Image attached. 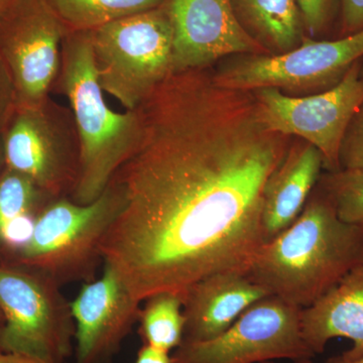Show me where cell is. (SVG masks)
I'll list each match as a JSON object with an SVG mask.
<instances>
[{"label": "cell", "mask_w": 363, "mask_h": 363, "mask_svg": "<svg viewBox=\"0 0 363 363\" xmlns=\"http://www.w3.org/2000/svg\"><path fill=\"white\" fill-rule=\"evenodd\" d=\"M138 111L140 140L111 180L124 204L104 262L140 302L245 271L264 243V190L291 138L267 128L252 91L217 85L209 68L171 74Z\"/></svg>", "instance_id": "6da1fadb"}, {"label": "cell", "mask_w": 363, "mask_h": 363, "mask_svg": "<svg viewBox=\"0 0 363 363\" xmlns=\"http://www.w3.org/2000/svg\"><path fill=\"white\" fill-rule=\"evenodd\" d=\"M363 264V225L346 223L317 184L290 226L257 250L245 272L269 296L305 309Z\"/></svg>", "instance_id": "7a4b0ae2"}, {"label": "cell", "mask_w": 363, "mask_h": 363, "mask_svg": "<svg viewBox=\"0 0 363 363\" xmlns=\"http://www.w3.org/2000/svg\"><path fill=\"white\" fill-rule=\"evenodd\" d=\"M56 82L70 104L80 147L77 183L70 198L78 204H89L133 154L142 133V118L138 109L118 113L105 102L90 32L67 33Z\"/></svg>", "instance_id": "3957f363"}, {"label": "cell", "mask_w": 363, "mask_h": 363, "mask_svg": "<svg viewBox=\"0 0 363 363\" xmlns=\"http://www.w3.org/2000/svg\"><path fill=\"white\" fill-rule=\"evenodd\" d=\"M123 204V191L113 181L89 204H78L68 196L52 200L16 266L43 272L61 286L94 281L104 264L102 240Z\"/></svg>", "instance_id": "277c9868"}, {"label": "cell", "mask_w": 363, "mask_h": 363, "mask_svg": "<svg viewBox=\"0 0 363 363\" xmlns=\"http://www.w3.org/2000/svg\"><path fill=\"white\" fill-rule=\"evenodd\" d=\"M100 87L135 111L174 73V30L164 4L90 32Z\"/></svg>", "instance_id": "5b68a950"}, {"label": "cell", "mask_w": 363, "mask_h": 363, "mask_svg": "<svg viewBox=\"0 0 363 363\" xmlns=\"http://www.w3.org/2000/svg\"><path fill=\"white\" fill-rule=\"evenodd\" d=\"M61 288L35 269L0 266V350L51 363L72 357L75 321Z\"/></svg>", "instance_id": "8992f818"}, {"label": "cell", "mask_w": 363, "mask_h": 363, "mask_svg": "<svg viewBox=\"0 0 363 363\" xmlns=\"http://www.w3.org/2000/svg\"><path fill=\"white\" fill-rule=\"evenodd\" d=\"M363 59V30L334 40L306 37L283 54L238 55L212 72L217 85L253 91L276 88L293 94L322 92L337 85Z\"/></svg>", "instance_id": "52a82bcc"}, {"label": "cell", "mask_w": 363, "mask_h": 363, "mask_svg": "<svg viewBox=\"0 0 363 363\" xmlns=\"http://www.w3.org/2000/svg\"><path fill=\"white\" fill-rule=\"evenodd\" d=\"M0 138L6 168L28 177L52 197H70L80 166L73 114L50 98L35 106H16Z\"/></svg>", "instance_id": "ba28073f"}, {"label": "cell", "mask_w": 363, "mask_h": 363, "mask_svg": "<svg viewBox=\"0 0 363 363\" xmlns=\"http://www.w3.org/2000/svg\"><path fill=\"white\" fill-rule=\"evenodd\" d=\"M302 309L274 296L250 306L229 328L204 341H182L172 363H259L311 360L301 329Z\"/></svg>", "instance_id": "9c48e42d"}, {"label": "cell", "mask_w": 363, "mask_h": 363, "mask_svg": "<svg viewBox=\"0 0 363 363\" xmlns=\"http://www.w3.org/2000/svg\"><path fill=\"white\" fill-rule=\"evenodd\" d=\"M67 33L47 0H6L0 6V58L13 80L16 106L49 99Z\"/></svg>", "instance_id": "30bf717a"}, {"label": "cell", "mask_w": 363, "mask_h": 363, "mask_svg": "<svg viewBox=\"0 0 363 363\" xmlns=\"http://www.w3.org/2000/svg\"><path fill=\"white\" fill-rule=\"evenodd\" d=\"M362 60L337 85L315 94L293 96L276 88L253 90L262 121L274 133L298 136L314 145L323 157L324 169L338 171L344 135L363 104Z\"/></svg>", "instance_id": "8fae6325"}, {"label": "cell", "mask_w": 363, "mask_h": 363, "mask_svg": "<svg viewBox=\"0 0 363 363\" xmlns=\"http://www.w3.org/2000/svg\"><path fill=\"white\" fill-rule=\"evenodd\" d=\"M174 30L176 72L209 68L233 55L269 54L241 26L233 0H164Z\"/></svg>", "instance_id": "7c38bea8"}, {"label": "cell", "mask_w": 363, "mask_h": 363, "mask_svg": "<svg viewBox=\"0 0 363 363\" xmlns=\"http://www.w3.org/2000/svg\"><path fill=\"white\" fill-rule=\"evenodd\" d=\"M142 303L104 262L101 277L85 283L71 302L76 328L74 363H112L138 323Z\"/></svg>", "instance_id": "4fadbf2b"}, {"label": "cell", "mask_w": 363, "mask_h": 363, "mask_svg": "<svg viewBox=\"0 0 363 363\" xmlns=\"http://www.w3.org/2000/svg\"><path fill=\"white\" fill-rule=\"evenodd\" d=\"M267 296L245 271L217 272L195 281L183 292V340L216 337Z\"/></svg>", "instance_id": "5bb4252c"}, {"label": "cell", "mask_w": 363, "mask_h": 363, "mask_svg": "<svg viewBox=\"0 0 363 363\" xmlns=\"http://www.w3.org/2000/svg\"><path fill=\"white\" fill-rule=\"evenodd\" d=\"M302 336L315 355L334 338L352 341L338 358L348 362L363 357V264L351 269L319 300L301 312Z\"/></svg>", "instance_id": "9a60e30c"}, {"label": "cell", "mask_w": 363, "mask_h": 363, "mask_svg": "<svg viewBox=\"0 0 363 363\" xmlns=\"http://www.w3.org/2000/svg\"><path fill=\"white\" fill-rule=\"evenodd\" d=\"M323 168V157L314 145L303 140L291 145L285 159L269 177L264 190V242L296 220L316 187Z\"/></svg>", "instance_id": "2e32d148"}, {"label": "cell", "mask_w": 363, "mask_h": 363, "mask_svg": "<svg viewBox=\"0 0 363 363\" xmlns=\"http://www.w3.org/2000/svg\"><path fill=\"white\" fill-rule=\"evenodd\" d=\"M52 197L28 177L4 167L0 173V266L14 267Z\"/></svg>", "instance_id": "e0dca14e"}, {"label": "cell", "mask_w": 363, "mask_h": 363, "mask_svg": "<svg viewBox=\"0 0 363 363\" xmlns=\"http://www.w3.org/2000/svg\"><path fill=\"white\" fill-rule=\"evenodd\" d=\"M241 26L269 54L295 49L306 37L296 0H233Z\"/></svg>", "instance_id": "ac0fdd59"}, {"label": "cell", "mask_w": 363, "mask_h": 363, "mask_svg": "<svg viewBox=\"0 0 363 363\" xmlns=\"http://www.w3.org/2000/svg\"><path fill=\"white\" fill-rule=\"evenodd\" d=\"M68 32H91L133 14L157 9L164 0H47Z\"/></svg>", "instance_id": "d6986e66"}, {"label": "cell", "mask_w": 363, "mask_h": 363, "mask_svg": "<svg viewBox=\"0 0 363 363\" xmlns=\"http://www.w3.org/2000/svg\"><path fill=\"white\" fill-rule=\"evenodd\" d=\"M140 309V338L143 345L171 352L184 338L183 292H160L145 298Z\"/></svg>", "instance_id": "ffe728a7"}, {"label": "cell", "mask_w": 363, "mask_h": 363, "mask_svg": "<svg viewBox=\"0 0 363 363\" xmlns=\"http://www.w3.org/2000/svg\"><path fill=\"white\" fill-rule=\"evenodd\" d=\"M318 184L330 198L341 220L363 225V171L328 172L320 177Z\"/></svg>", "instance_id": "44dd1931"}, {"label": "cell", "mask_w": 363, "mask_h": 363, "mask_svg": "<svg viewBox=\"0 0 363 363\" xmlns=\"http://www.w3.org/2000/svg\"><path fill=\"white\" fill-rule=\"evenodd\" d=\"M307 37L316 39L326 33L339 14L341 0H296Z\"/></svg>", "instance_id": "7402d4cb"}, {"label": "cell", "mask_w": 363, "mask_h": 363, "mask_svg": "<svg viewBox=\"0 0 363 363\" xmlns=\"http://www.w3.org/2000/svg\"><path fill=\"white\" fill-rule=\"evenodd\" d=\"M340 169L363 171V104L350 121L339 152Z\"/></svg>", "instance_id": "603a6c76"}, {"label": "cell", "mask_w": 363, "mask_h": 363, "mask_svg": "<svg viewBox=\"0 0 363 363\" xmlns=\"http://www.w3.org/2000/svg\"><path fill=\"white\" fill-rule=\"evenodd\" d=\"M16 108V91L11 74L0 58V135Z\"/></svg>", "instance_id": "cb8c5ba5"}, {"label": "cell", "mask_w": 363, "mask_h": 363, "mask_svg": "<svg viewBox=\"0 0 363 363\" xmlns=\"http://www.w3.org/2000/svg\"><path fill=\"white\" fill-rule=\"evenodd\" d=\"M341 37L353 35L363 30V0H341Z\"/></svg>", "instance_id": "d4e9b609"}, {"label": "cell", "mask_w": 363, "mask_h": 363, "mask_svg": "<svg viewBox=\"0 0 363 363\" xmlns=\"http://www.w3.org/2000/svg\"><path fill=\"white\" fill-rule=\"evenodd\" d=\"M135 363H172L169 352L157 350L149 345H143L138 350Z\"/></svg>", "instance_id": "484cf974"}, {"label": "cell", "mask_w": 363, "mask_h": 363, "mask_svg": "<svg viewBox=\"0 0 363 363\" xmlns=\"http://www.w3.org/2000/svg\"><path fill=\"white\" fill-rule=\"evenodd\" d=\"M0 363H51L40 358L0 350Z\"/></svg>", "instance_id": "4316f807"}, {"label": "cell", "mask_w": 363, "mask_h": 363, "mask_svg": "<svg viewBox=\"0 0 363 363\" xmlns=\"http://www.w3.org/2000/svg\"><path fill=\"white\" fill-rule=\"evenodd\" d=\"M4 167H6V162H4V145H2V140L0 138V173H1Z\"/></svg>", "instance_id": "83f0119b"}, {"label": "cell", "mask_w": 363, "mask_h": 363, "mask_svg": "<svg viewBox=\"0 0 363 363\" xmlns=\"http://www.w3.org/2000/svg\"><path fill=\"white\" fill-rule=\"evenodd\" d=\"M332 363H363V357L358 358V359L357 360H353V362H340V360L336 359L335 362H333Z\"/></svg>", "instance_id": "f1b7e54d"}, {"label": "cell", "mask_w": 363, "mask_h": 363, "mask_svg": "<svg viewBox=\"0 0 363 363\" xmlns=\"http://www.w3.org/2000/svg\"><path fill=\"white\" fill-rule=\"evenodd\" d=\"M259 363H277L274 362V360H272V362H259ZM294 363H312L311 360H303V362H294Z\"/></svg>", "instance_id": "f546056e"}, {"label": "cell", "mask_w": 363, "mask_h": 363, "mask_svg": "<svg viewBox=\"0 0 363 363\" xmlns=\"http://www.w3.org/2000/svg\"><path fill=\"white\" fill-rule=\"evenodd\" d=\"M4 313H2L1 309H0V325L4 323Z\"/></svg>", "instance_id": "4dcf8cb0"}, {"label": "cell", "mask_w": 363, "mask_h": 363, "mask_svg": "<svg viewBox=\"0 0 363 363\" xmlns=\"http://www.w3.org/2000/svg\"><path fill=\"white\" fill-rule=\"evenodd\" d=\"M360 73H362V75L363 76V63L362 60V68H360Z\"/></svg>", "instance_id": "1f68e13d"}, {"label": "cell", "mask_w": 363, "mask_h": 363, "mask_svg": "<svg viewBox=\"0 0 363 363\" xmlns=\"http://www.w3.org/2000/svg\"><path fill=\"white\" fill-rule=\"evenodd\" d=\"M4 1H6V0H0V6H1L2 4H4Z\"/></svg>", "instance_id": "d6a6232c"}]
</instances>
